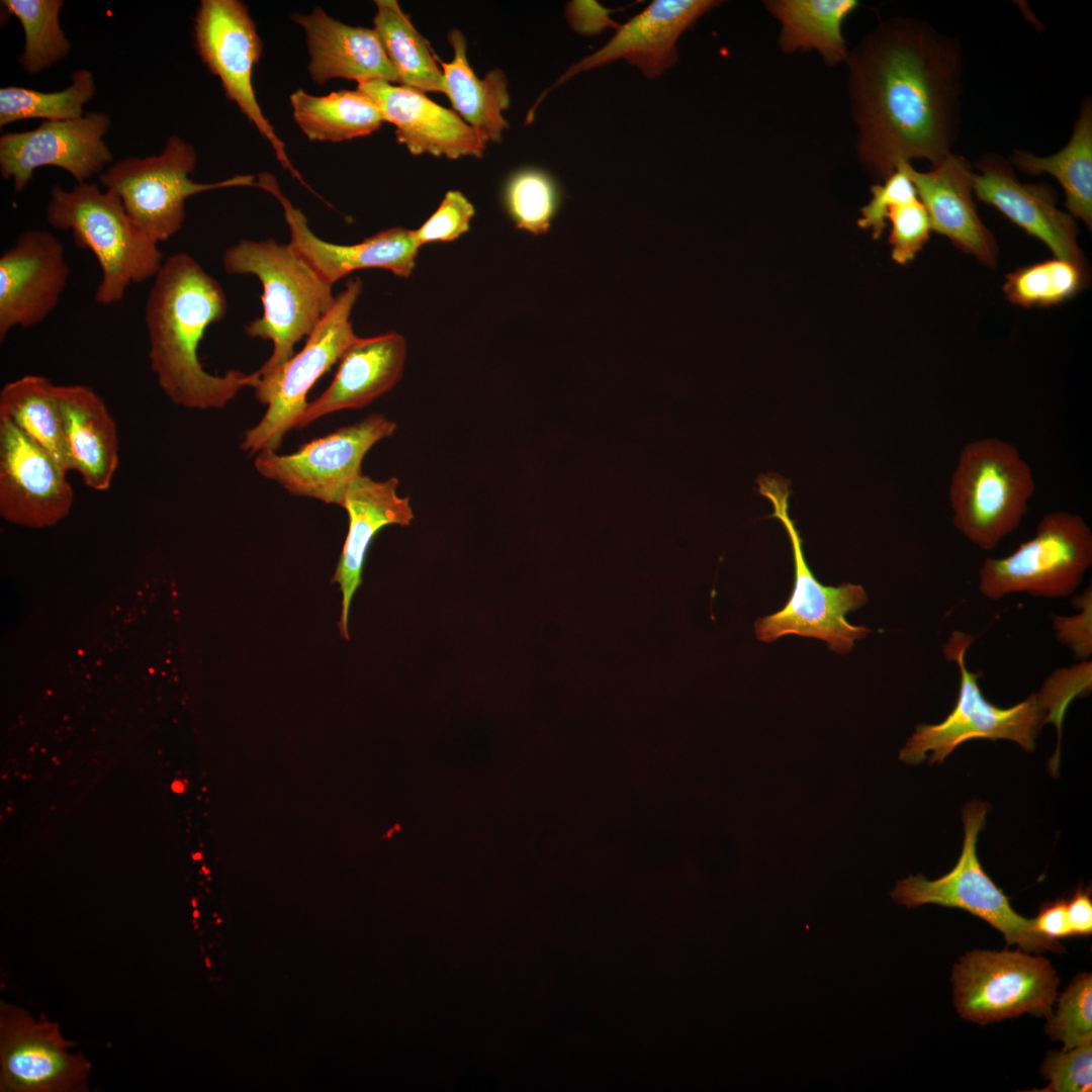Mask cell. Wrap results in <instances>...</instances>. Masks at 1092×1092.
<instances>
[{"instance_id": "obj_43", "label": "cell", "mask_w": 1092, "mask_h": 1092, "mask_svg": "<svg viewBox=\"0 0 1092 1092\" xmlns=\"http://www.w3.org/2000/svg\"><path fill=\"white\" fill-rule=\"evenodd\" d=\"M475 209L460 191L449 190L436 211L415 231L422 247L433 242H452L469 231Z\"/></svg>"}, {"instance_id": "obj_6", "label": "cell", "mask_w": 1092, "mask_h": 1092, "mask_svg": "<svg viewBox=\"0 0 1092 1092\" xmlns=\"http://www.w3.org/2000/svg\"><path fill=\"white\" fill-rule=\"evenodd\" d=\"M756 481L758 492L774 508L769 517L778 519L788 533L794 560L791 596L781 610L756 620V638L769 643L794 634L822 640L838 654L848 653L855 640L872 632L864 625L848 623L845 618L848 612L867 604L868 596L863 587L848 582L828 586L817 580L807 564L800 533L789 515V481L777 474H762Z\"/></svg>"}, {"instance_id": "obj_9", "label": "cell", "mask_w": 1092, "mask_h": 1092, "mask_svg": "<svg viewBox=\"0 0 1092 1092\" xmlns=\"http://www.w3.org/2000/svg\"><path fill=\"white\" fill-rule=\"evenodd\" d=\"M989 805L974 801L963 810L964 841L961 855L950 872L929 881L922 875L897 882L891 892L897 904L915 908L924 904L959 908L979 917L999 930L1008 945L1018 944L1027 952H1063L1055 940L1040 935L1033 920L1019 915L1003 891L982 868L977 854L979 832L984 828Z\"/></svg>"}, {"instance_id": "obj_15", "label": "cell", "mask_w": 1092, "mask_h": 1092, "mask_svg": "<svg viewBox=\"0 0 1092 1092\" xmlns=\"http://www.w3.org/2000/svg\"><path fill=\"white\" fill-rule=\"evenodd\" d=\"M57 1023L34 1020L25 1010L0 1003V1090L76 1092L86 1090L90 1064L69 1053Z\"/></svg>"}, {"instance_id": "obj_27", "label": "cell", "mask_w": 1092, "mask_h": 1092, "mask_svg": "<svg viewBox=\"0 0 1092 1092\" xmlns=\"http://www.w3.org/2000/svg\"><path fill=\"white\" fill-rule=\"evenodd\" d=\"M65 440L72 470L84 484L107 490L119 463L117 427L104 400L85 385H59Z\"/></svg>"}, {"instance_id": "obj_21", "label": "cell", "mask_w": 1092, "mask_h": 1092, "mask_svg": "<svg viewBox=\"0 0 1092 1092\" xmlns=\"http://www.w3.org/2000/svg\"><path fill=\"white\" fill-rule=\"evenodd\" d=\"M975 168L974 194L980 200L1044 243L1055 257L1085 264L1075 219L1057 206L1049 186L1020 182L1009 161L993 153L980 158Z\"/></svg>"}, {"instance_id": "obj_25", "label": "cell", "mask_w": 1092, "mask_h": 1092, "mask_svg": "<svg viewBox=\"0 0 1092 1092\" xmlns=\"http://www.w3.org/2000/svg\"><path fill=\"white\" fill-rule=\"evenodd\" d=\"M406 358V342L396 332L358 337L339 360L328 388L307 403L296 429L317 419L344 411L362 408L389 391L400 379Z\"/></svg>"}, {"instance_id": "obj_32", "label": "cell", "mask_w": 1092, "mask_h": 1092, "mask_svg": "<svg viewBox=\"0 0 1092 1092\" xmlns=\"http://www.w3.org/2000/svg\"><path fill=\"white\" fill-rule=\"evenodd\" d=\"M293 118L312 142L339 143L376 131L383 117L376 106L359 90H340L314 96L301 89L290 96Z\"/></svg>"}, {"instance_id": "obj_35", "label": "cell", "mask_w": 1092, "mask_h": 1092, "mask_svg": "<svg viewBox=\"0 0 1092 1092\" xmlns=\"http://www.w3.org/2000/svg\"><path fill=\"white\" fill-rule=\"evenodd\" d=\"M1088 281L1086 264L1055 257L1006 275V298L1023 307H1049L1076 296Z\"/></svg>"}, {"instance_id": "obj_48", "label": "cell", "mask_w": 1092, "mask_h": 1092, "mask_svg": "<svg viewBox=\"0 0 1092 1092\" xmlns=\"http://www.w3.org/2000/svg\"><path fill=\"white\" fill-rule=\"evenodd\" d=\"M172 789L177 793H181L184 790V786L180 782H175L172 785Z\"/></svg>"}, {"instance_id": "obj_2", "label": "cell", "mask_w": 1092, "mask_h": 1092, "mask_svg": "<svg viewBox=\"0 0 1092 1092\" xmlns=\"http://www.w3.org/2000/svg\"><path fill=\"white\" fill-rule=\"evenodd\" d=\"M226 309L223 288L192 256L181 252L164 261L147 297L145 321L151 370L174 404L222 408L243 388L258 385V371L214 375L200 363L201 340Z\"/></svg>"}, {"instance_id": "obj_16", "label": "cell", "mask_w": 1092, "mask_h": 1092, "mask_svg": "<svg viewBox=\"0 0 1092 1092\" xmlns=\"http://www.w3.org/2000/svg\"><path fill=\"white\" fill-rule=\"evenodd\" d=\"M111 127L109 115L89 112L71 120H44L34 129L6 132L0 138V174L22 192L40 167H57L78 183L101 174L112 161L104 136Z\"/></svg>"}, {"instance_id": "obj_14", "label": "cell", "mask_w": 1092, "mask_h": 1092, "mask_svg": "<svg viewBox=\"0 0 1092 1092\" xmlns=\"http://www.w3.org/2000/svg\"><path fill=\"white\" fill-rule=\"evenodd\" d=\"M194 41L201 61L218 77L226 97L270 143L283 168L303 182L256 98L252 76L263 47L247 6L239 0H201L194 19Z\"/></svg>"}, {"instance_id": "obj_7", "label": "cell", "mask_w": 1092, "mask_h": 1092, "mask_svg": "<svg viewBox=\"0 0 1092 1092\" xmlns=\"http://www.w3.org/2000/svg\"><path fill=\"white\" fill-rule=\"evenodd\" d=\"M975 638L963 631H952L942 646V653L960 670L957 703L946 718L936 724H919L900 750V760L919 764L942 762L960 744L971 739H1005L1031 751L1035 738L1049 723L1046 709L1037 693L1024 701L1000 708L989 702L978 684L980 672L970 671L966 654Z\"/></svg>"}, {"instance_id": "obj_12", "label": "cell", "mask_w": 1092, "mask_h": 1092, "mask_svg": "<svg viewBox=\"0 0 1092 1092\" xmlns=\"http://www.w3.org/2000/svg\"><path fill=\"white\" fill-rule=\"evenodd\" d=\"M951 982L960 1015L987 1024L1022 1013L1050 1017L1059 978L1044 958L976 949L953 967Z\"/></svg>"}, {"instance_id": "obj_8", "label": "cell", "mask_w": 1092, "mask_h": 1092, "mask_svg": "<svg viewBox=\"0 0 1092 1092\" xmlns=\"http://www.w3.org/2000/svg\"><path fill=\"white\" fill-rule=\"evenodd\" d=\"M361 292L360 278L349 280L336 296L332 308L307 337L303 348L271 379L259 381L254 388L255 396L267 405V411L258 424L245 432L241 443L243 451L249 454L276 451L285 435L296 429L308 403V391L359 337L354 333L350 317Z\"/></svg>"}, {"instance_id": "obj_13", "label": "cell", "mask_w": 1092, "mask_h": 1092, "mask_svg": "<svg viewBox=\"0 0 1092 1092\" xmlns=\"http://www.w3.org/2000/svg\"><path fill=\"white\" fill-rule=\"evenodd\" d=\"M395 430L393 421L382 414H372L314 439L291 454L260 452L254 465L259 474L292 494L340 506L350 484L362 474L365 455Z\"/></svg>"}, {"instance_id": "obj_38", "label": "cell", "mask_w": 1092, "mask_h": 1092, "mask_svg": "<svg viewBox=\"0 0 1092 1092\" xmlns=\"http://www.w3.org/2000/svg\"><path fill=\"white\" fill-rule=\"evenodd\" d=\"M1045 1032L1064 1044L1063 1051L1092 1042V976L1078 975L1059 998Z\"/></svg>"}, {"instance_id": "obj_33", "label": "cell", "mask_w": 1092, "mask_h": 1092, "mask_svg": "<svg viewBox=\"0 0 1092 1092\" xmlns=\"http://www.w3.org/2000/svg\"><path fill=\"white\" fill-rule=\"evenodd\" d=\"M373 29L395 68L399 85L421 92L444 93L443 72L428 40L396 0H376Z\"/></svg>"}, {"instance_id": "obj_47", "label": "cell", "mask_w": 1092, "mask_h": 1092, "mask_svg": "<svg viewBox=\"0 0 1092 1092\" xmlns=\"http://www.w3.org/2000/svg\"><path fill=\"white\" fill-rule=\"evenodd\" d=\"M1067 916L1074 936H1088L1092 933V900L1090 887L1082 885L1075 890L1067 901Z\"/></svg>"}, {"instance_id": "obj_26", "label": "cell", "mask_w": 1092, "mask_h": 1092, "mask_svg": "<svg viewBox=\"0 0 1092 1092\" xmlns=\"http://www.w3.org/2000/svg\"><path fill=\"white\" fill-rule=\"evenodd\" d=\"M292 19L305 32L308 72L315 84L342 78L357 84L382 80L399 85L398 74L373 28L345 24L321 7L307 14L295 13Z\"/></svg>"}, {"instance_id": "obj_10", "label": "cell", "mask_w": 1092, "mask_h": 1092, "mask_svg": "<svg viewBox=\"0 0 1092 1092\" xmlns=\"http://www.w3.org/2000/svg\"><path fill=\"white\" fill-rule=\"evenodd\" d=\"M196 162L193 146L171 135L159 155L124 158L102 172L99 182L119 197L133 222L159 244L181 230L189 197L213 189L256 184L253 175L196 183L190 178Z\"/></svg>"}, {"instance_id": "obj_22", "label": "cell", "mask_w": 1092, "mask_h": 1092, "mask_svg": "<svg viewBox=\"0 0 1092 1092\" xmlns=\"http://www.w3.org/2000/svg\"><path fill=\"white\" fill-rule=\"evenodd\" d=\"M357 90L380 110L383 120L395 126V136L413 155L459 159L480 158L486 144L456 113L424 92L382 80L361 82Z\"/></svg>"}, {"instance_id": "obj_37", "label": "cell", "mask_w": 1092, "mask_h": 1092, "mask_svg": "<svg viewBox=\"0 0 1092 1092\" xmlns=\"http://www.w3.org/2000/svg\"><path fill=\"white\" fill-rule=\"evenodd\" d=\"M560 200L555 180L536 168L515 173L505 189L506 207L516 226L535 236L549 231Z\"/></svg>"}, {"instance_id": "obj_23", "label": "cell", "mask_w": 1092, "mask_h": 1092, "mask_svg": "<svg viewBox=\"0 0 1092 1092\" xmlns=\"http://www.w3.org/2000/svg\"><path fill=\"white\" fill-rule=\"evenodd\" d=\"M909 174L932 231L948 238L957 248L982 264L995 266L997 245L977 212L970 162L950 153L926 172L917 171L910 164Z\"/></svg>"}, {"instance_id": "obj_1", "label": "cell", "mask_w": 1092, "mask_h": 1092, "mask_svg": "<svg viewBox=\"0 0 1092 1092\" xmlns=\"http://www.w3.org/2000/svg\"><path fill=\"white\" fill-rule=\"evenodd\" d=\"M848 87L857 156L885 180L901 162L934 166L956 143L962 94L959 42L926 22H881L850 53Z\"/></svg>"}, {"instance_id": "obj_29", "label": "cell", "mask_w": 1092, "mask_h": 1092, "mask_svg": "<svg viewBox=\"0 0 1092 1092\" xmlns=\"http://www.w3.org/2000/svg\"><path fill=\"white\" fill-rule=\"evenodd\" d=\"M1009 163L1030 175L1046 173L1062 186L1066 207L1073 217L1092 225V102H1082L1073 132L1067 145L1050 156L1013 150Z\"/></svg>"}, {"instance_id": "obj_42", "label": "cell", "mask_w": 1092, "mask_h": 1092, "mask_svg": "<svg viewBox=\"0 0 1092 1092\" xmlns=\"http://www.w3.org/2000/svg\"><path fill=\"white\" fill-rule=\"evenodd\" d=\"M909 166L910 163L901 162L882 184L873 185L872 198L860 209L861 215L857 223L860 228L870 230L875 239L883 234L888 212L893 206L918 196L909 174Z\"/></svg>"}, {"instance_id": "obj_18", "label": "cell", "mask_w": 1092, "mask_h": 1092, "mask_svg": "<svg viewBox=\"0 0 1092 1092\" xmlns=\"http://www.w3.org/2000/svg\"><path fill=\"white\" fill-rule=\"evenodd\" d=\"M70 267L51 232L26 230L0 257V341L16 327L32 328L56 308Z\"/></svg>"}, {"instance_id": "obj_45", "label": "cell", "mask_w": 1092, "mask_h": 1092, "mask_svg": "<svg viewBox=\"0 0 1092 1092\" xmlns=\"http://www.w3.org/2000/svg\"><path fill=\"white\" fill-rule=\"evenodd\" d=\"M610 12L595 1H571L566 6L565 16L573 30L589 35L600 32L605 26L619 27L608 17Z\"/></svg>"}, {"instance_id": "obj_3", "label": "cell", "mask_w": 1092, "mask_h": 1092, "mask_svg": "<svg viewBox=\"0 0 1092 1092\" xmlns=\"http://www.w3.org/2000/svg\"><path fill=\"white\" fill-rule=\"evenodd\" d=\"M229 274H253L262 283L263 314L246 326L250 338L269 340L273 350L257 370L260 381L271 379L295 354L294 346L308 337L332 308V285L300 257L290 244L242 240L221 256Z\"/></svg>"}, {"instance_id": "obj_34", "label": "cell", "mask_w": 1092, "mask_h": 1092, "mask_svg": "<svg viewBox=\"0 0 1092 1092\" xmlns=\"http://www.w3.org/2000/svg\"><path fill=\"white\" fill-rule=\"evenodd\" d=\"M96 82L88 69L75 70L71 84L60 91L41 92L21 86L0 89V127L32 118L71 120L84 115V106L96 94Z\"/></svg>"}, {"instance_id": "obj_28", "label": "cell", "mask_w": 1092, "mask_h": 1092, "mask_svg": "<svg viewBox=\"0 0 1092 1092\" xmlns=\"http://www.w3.org/2000/svg\"><path fill=\"white\" fill-rule=\"evenodd\" d=\"M448 39L453 59L444 63L438 58L443 72L444 94L456 112L484 144L499 143L509 127L503 112L510 106L508 79L500 69L487 72L480 79L467 59V42L463 33L451 29Z\"/></svg>"}, {"instance_id": "obj_20", "label": "cell", "mask_w": 1092, "mask_h": 1092, "mask_svg": "<svg viewBox=\"0 0 1092 1092\" xmlns=\"http://www.w3.org/2000/svg\"><path fill=\"white\" fill-rule=\"evenodd\" d=\"M256 186L280 202L290 231L289 244L328 284L333 286L360 269H385L401 278L413 273L421 247L414 230L396 226L353 245L330 243L313 234L305 215L281 192L273 175L261 173Z\"/></svg>"}, {"instance_id": "obj_17", "label": "cell", "mask_w": 1092, "mask_h": 1092, "mask_svg": "<svg viewBox=\"0 0 1092 1092\" xmlns=\"http://www.w3.org/2000/svg\"><path fill=\"white\" fill-rule=\"evenodd\" d=\"M68 472L15 425L0 419V514L4 520L29 528L60 522L74 502Z\"/></svg>"}, {"instance_id": "obj_40", "label": "cell", "mask_w": 1092, "mask_h": 1092, "mask_svg": "<svg viewBox=\"0 0 1092 1092\" xmlns=\"http://www.w3.org/2000/svg\"><path fill=\"white\" fill-rule=\"evenodd\" d=\"M1092 689V662L1083 660L1070 667L1053 671L1037 692L1049 717L1058 728L1059 739L1067 708L1072 701L1086 696Z\"/></svg>"}, {"instance_id": "obj_36", "label": "cell", "mask_w": 1092, "mask_h": 1092, "mask_svg": "<svg viewBox=\"0 0 1092 1092\" xmlns=\"http://www.w3.org/2000/svg\"><path fill=\"white\" fill-rule=\"evenodd\" d=\"M1 5L23 28L25 42L18 62L24 71L40 73L69 55L71 42L59 20L63 0H2Z\"/></svg>"}, {"instance_id": "obj_41", "label": "cell", "mask_w": 1092, "mask_h": 1092, "mask_svg": "<svg viewBox=\"0 0 1092 1092\" xmlns=\"http://www.w3.org/2000/svg\"><path fill=\"white\" fill-rule=\"evenodd\" d=\"M1050 1081L1040 1092H1087L1092 1087V1042L1050 1052L1040 1068Z\"/></svg>"}, {"instance_id": "obj_11", "label": "cell", "mask_w": 1092, "mask_h": 1092, "mask_svg": "<svg viewBox=\"0 0 1092 1092\" xmlns=\"http://www.w3.org/2000/svg\"><path fill=\"white\" fill-rule=\"evenodd\" d=\"M1092 564V532L1076 514L1055 511L1042 516L1033 537L1012 553L986 558L979 570V590L989 600L1026 593L1050 599L1072 595Z\"/></svg>"}, {"instance_id": "obj_30", "label": "cell", "mask_w": 1092, "mask_h": 1092, "mask_svg": "<svg viewBox=\"0 0 1092 1092\" xmlns=\"http://www.w3.org/2000/svg\"><path fill=\"white\" fill-rule=\"evenodd\" d=\"M764 6L782 26L779 46L783 52L818 51L826 64L847 60L842 23L857 6L855 0H770Z\"/></svg>"}, {"instance_id": "obj_44", "label": "cell", "mask_w": 1092, "mask_h": 1092, "mask_svg": "<svg viewBox=\"0 0 1092 1092\" xmlns=\"http://www.w3.org/2000/svg\"><path fill=\"white\" fill-rule=\"evenodd\" d=\"M1079 613L1073 616L1053 615L1056 639L1066 645L1074 658L1083 661L1092 655V589L1091 584L1072 600Z\"/></svg>"}, {"instance_id": "obj_5", "label": "cell", "mask_w": 1092, "mask_h": 1092, "mask_svg": "<svg viewBox=\"0 0 1092 1092\" xmlns=\"http://www.w3.org/2000/svg\"><path fill=\"white\" fill-rule=\"evenodd\" d=\"M1035 489L1030 466L1015 445L997 437L967 443L952 471V523L981 550L992 551L1020 525Z\"/></svg>"}, {"instance_id": "obj_49", "label": "cell", "mask_w": 1092, "mask_h": 1092, "mask_svg": "<svg viewBox=\"0 0 1092 1092\" xmlns=\"http://www.w3.org/2000/svg\"><path fill=\"white\" fill-rule=\"evenodd\" d=\"M194 858H195V859H198V858L200 859V858H201V854H200V853H197V854H195V855H194Z\"/></svg>"}, {"instance_id": "obj_19", "label": "cell", "mask_w": 1092, "mask_h": 1092, "mask_svg": "<svg viewBox=\"0 0 1092 1092\" xmlns=\"http://www.w3.org/2000/svg\"><path fill=\"white\" fill-rule=\"evenodd\" d=\"M720 4L721 1L716 0L652 1L640 13L619 25L615 34L601 49L574 64L544 91L528 117L533 118L537 105L551 89L578 73L621 59L638 67L646 78L659 77L676 63V41L681 33Z\"/></svg>"}, {"instance_id": "obj_24", "label": "cell", "mask_w": 1092, "mask_h": 1092, "mask_svg": "<svg viewBox=\"0 0 1092 1092\" xmlns=\"http://www.w3.org/2000/svg\"><path fill=\"white\" fill-rule=\"evenodd\" d=\"M396 477L377 481L362 473L350 484L340 505L348 514L349 530L332 581L342 592L339 628L345 639H349L350 605L362 583L366 553L373 538L386 526H410L414 520L410 497L398 495Z\"/></svg>"}, {"instance_id": "obj_4", "label": "cell", "mask_w": 1092, "mask_h": 1092, "mask_svg": "<svg viewBox=\"0 0 1092 1092\" xmlns=\"http://www.w3.org/2000/svg\"><path fill=\"white\" fill-rule=\"evenodd\" d=\"M46 215L54 229L70 232L76 245L95 256L101 276L94 298L100 304L119 302L132 283L155 278L164 263L159 244L98 183H78L71 190L54 186Z\"/></svg>"}, {"instance_id": "obj_39", "label": "cell", "mask_w": 1092, "mask_h": 1092, "mask_svg": "<svg viewBox=\"0 0 1092 1092\" xmlns=\"http://www.w3.org/2000/svg\"><path fill=\"white\" fill-rule=\"evenodd\" d=\"M887 220L891 224L889 243L892 259L898 264H907L929 240L932 228L928 213L917 196L893 206Z\"/></svg>"}, {"instance_id": "obj_31", "label": "cell", "mask_w": 1092, "mask_h": 1092, "mask_svg": "<svg viewBox=\"0 0 1092 1092\" xmlns=\"http://www.w3.org/2000/svg\"><path fill=\"white\" fill-rule=\"evenodd\" d=\"M0 419L11 422L65 469L72 470L59 385L40 375H25L6 383L0 391Z\"/></svg>"}, {"instance_id": "obj_46", "label": "cell", "mask_w": 1092, "mask_h": 1092, "mask_svg": "<svg viewBox=\"0 0 1092 1092\" xmlns=\"http://www.w3.org/2000/svg\"><path fill=\"white\" fill-rule=\"evenodd\" d=\"M1032 920L1034 929L1050 940L1074 936L1068 921L1066 899L1043 903Z\"/></svg>"}]
</instances>
